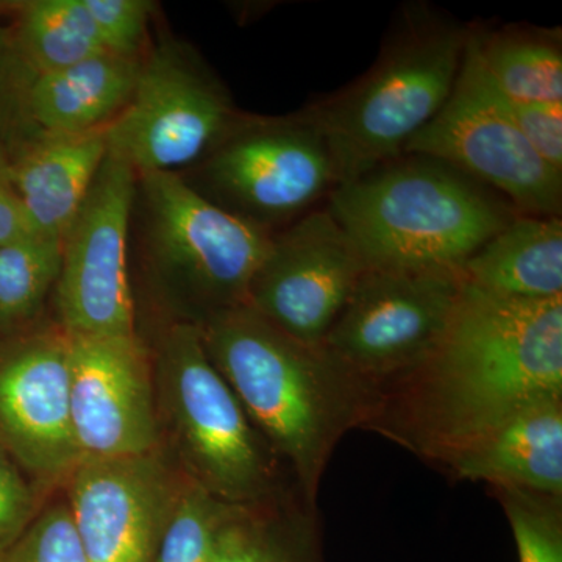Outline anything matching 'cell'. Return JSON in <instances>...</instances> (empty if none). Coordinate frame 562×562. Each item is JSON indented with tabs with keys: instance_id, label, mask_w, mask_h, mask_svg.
<instances>
[{
	"instance_id": "cell-1",
	"label": "cell",
	"mask_w": 562,
	"mask_h": 562,
	"mask_svg": "<svg viewBox=\"0 0 562 562\" xmlns=\"http://www.w3.org/2000/svg\"><path fill=\"white\" fill-rule=\"evenodd\" d=\"M553 394H562V297L513 301L464 283L442 338L380 387L366 430L447 469Z\"/></svg>"
},
{
	"instance_id": "cell-2",
	"label": "cell",
	"mask_w": 562,
	"mask_h": 562,
	"mask_svg": "<svg viewBox=\"0 0 562 562\" xmlns=\"http://www.w3.org/2000/svg\"><path fill=\"white\" fill-rule=\"evenodd\" d=\"M210 361L303 498L317 505L333 452L368 428L376 391L324 347L306 346L241 305L198 324Z\"/></svg>"
},
{
	"instance_id": "cell-3",
	"label": "cell",
	"mask_w": 562,
	"mask_h": 562,
	"mask_svg": "<svg viewBox=\"0 0 562 562\" xmlns=\"http://www.w3.org/2000/svg\"><path fill=\"white\" fill-rule=\"evenodd\" d=\"M325 209L366 269L383 271H461L519 214L447 162L416 154H402L339 184Z\"/></svg>"
},
{
	"instance_id": "cell-4",
	"label": "cell",
	"mask_w": 562,
	"mask_h": 562,
	"mask_svg": "<svg viewBox=\"0 0 562 562\" xmlns=\"http://www.w3.org/2000/svg\"><path fill=\"white\" fill-rule=\"evenodd\" d=\"M469 31L430 3H408L369 70L301 110L327 143L338 187L401 157L435 120L452 94Z\"/></svg>"
},
{
	"instance_id": "cell-5",
	"label": "cell",
	"mask_w": 562,
	"mask_h": 562,
	"mask_svg": "<svg viewBox=\"0 0 562 562\" xmlns=\"http://www.w3.org/2000/svg\"><path fill=\"white\" fill-rule=\"evenodd\" d=\"M150 351L160 450L191 483L233 506L294 487L284 486L283 465L210 361L198 324L169 322Z\"/></svg>"
},
{
	"instance_id": "cell-6",
	"label": "cell",
	"mask_w": 562,
	"mask_h": 562,
	"mask_svg": "<svg viewBox=\"0 0 562 562\" xmlns=\"http://www.w3.org/2000/svg\"><path fill=\"white\" fill-rule=\"evenodd\" d=\"M138 194L147 271L181 303V319L201 324L246 305L271 235L214 205L180 173L138 176Z\"/></svg>"
},
{
	"instance_id": "cell-7",
	"label": "cell",
	"mask_w": 562,
	"mask_h": 562,
	"mask_svg": "<svg viewBox=\"0 0 562 562\" xmlns=\"http://www.w3.org/2000/svg\"><path fill=\"white\" fill-rule=\"evenodd\" d=\"M192 169V177L180 176L199 194L269 235L316 210L338 187L327 143L302 111L243 113Z\"/></svg>"
},
{
	"instance_id": "cell-8",
	"label": "cell",
	"mask_w": 562,
	"mask_h": 562,
	"mask_svg": "<svg viewBox=\"0 0 562 562\" xmlns=\"http://www.w3.org/2000/svg\"><path fill=\"white\" fill-rule=\"evenodd\" d=\"M241 114L201 55L162 38L144 52L131 101L106 127L109 154L136 176L183 173L224 139Z\"/></svg>"
},
{
	"instance_id": "cell-9",
	"label": "cell",
	"mask_w": 562,
	"mask_h": 562,
	"mask_svg": "<svg viewBox=\"0 0 562 562\" xmlns=\"http://www.w3.org/2000/svg\"><path fill=\"white\" fill-rule=\"evenodd\" d=\"M403 154L447 162L497 192L519 214L561 217L562 172L525 139L512 103L480 61L471 31L452 94Z\"/></svg>"
},
{
	"instance_id": "cell-10",
	"label": "cell",
	"mask_w": 562,
	"mask_h": 562,
	"mask_svg": "<svg viewBox=\"0 0 562 562\" xmlns=\"http://www.w3.org/2000/svg\"><path fill=\"white\" fill-rule=\"evenodd\" d=\"M462 284L461 271L366 269L322 347L379 392L435 349Z\"/></svg>"
},
{
	"instance_id": "cell-11",
	"label": "cell",
	"mask_w": 562,
	"mask_h": 562,
	"mask_svg": "<svg viewBox=\"0 0 562 562\" xmlns=\"http://www.w3.org/2000/svg\"><path fill=\"white\" fill-rule=\"evenodd\" d=\"M138 176L106 155L76 220L63 236L55 284L57 322L69 336H135L128 231Z\"/></svg>"
},
{
	"instance_id": "cell-12",
	"label": "cell",
	"mask_w": 562,
	"mask_h": 562,
	"mask_svg": "<svg viewBox=\"0 0 562 562\" xmlns=\"http://www.w3.org/2000/svg\"><path fill=\"white\" fill-rule=\"evenodd\" d=\"M70 338L36 322L0 338V446L49 494L81 461L70 416Z\"/></svg>"
},
{
	"instance_id": "cell-13",
	"label": "cell",
	"mask_w": 562,
	"mask_h": 562,
	"mask_svg": "<svg viewBox=\"0 0 562 562\" xmlns=\"http://www.w3.org/2000/svg\"><path fill=\"white\" fill-rule=\"evenodd\" d=\"M364 271L338 221L316 209L272 233L246 305L291 338L322 347Z\"/></svg>"
},
{
	"instance_id": "cell-14",
	"label": "cell",
	"mask_w": 562,
	"mask_h": 562,
	"mask_svg": "<svg viewBox=\"0 0 562 562\" xmlns=\"http://www.w3.org/2000/svg\"><path fill=\"white\" fill-rule=\"evenodd\" d=\"M187 483L158 449L81 460L61 491L90 562H154Z\"/></svg>"
},
{
	"instance_id": "cell-15",
	"label": "cell",
	"mask_w": 562,
	"mask_h": 562,
	"mask_svg": "<svg viewBox=\"0 0 562 562\" xmlns=\"http://www.w3.org/2000/svg\"><path fill=\"white\" fill-rule=\"evenodd\" d=\"M70 416L81 460L160 449L150 347L135 336H69Z\"/></svg>"
},
{
	"instance_id": "cell-16",
	"label": "cell",
	"mask_w": 562,
	"mask_h": 562,
	"mask_svg": "<svg viewBox=\"0 0 562 562\" xmlns=\"http://www.w3.org/2000/svg\"><path fill=\"white\" fill-rule=\"evenodd\" d=\"M105 132H40L0 165V177L20 199L36 235L63 241L109 155Z\"/></svg>"
},
{
	"instance_id": "cell-17",
	"label": "cell",
	"mask_w": 562,
	"mask_h": 562,
	"mask_svg": "<svg viewBox=\"0 0 562 562\" xmlns=\"http://www.w3.org/2000/svg\"><path fill=\"white\" fill-rule=\"evenodd\" d=\"M446 471L457 480L562 497V394L528 403Z\"/></svg>"
},
{
	"instance_id": "cell-18",
	"label": "cell",
	"mask_w": 562,
	"mask_h": 562,
	"mask_svg": "<svg viewBox=\"0 0 562 562\" xmlns=\"http://www.w3.org/2000/svg\"><path fill=\"white\" fill-rule=\"evenodd\" d=\"M140 58L101 54L69 68L32 77L29 116L49 135L102 131L131 101Z\"/></svg>"
},
{
	"instance_id": "cell-19",
	"label": "cell",
	"mask_w": 562,
	"mask_h": 562,
	"mask_svg": "<svg viewBox=\"0 0 562 562\" xmlns=\"http://www.w3.org/2000/svg\"><path fill=\"white\" fill-rule=\"evenodd\" d=\"M475 290L513 301L562 297V221L517 214L461 268Z\"/></svg>"
},
{
	"instance_id": "cell-20",
	"label": "cell",
	"mask_w": 562,
	"mask_h": 562,
	"mask_svg": "<svg viewBox=\"0 0 562 562\" xmlns=\"http://www.w3.org/2000/svg\"><path fill=\"white\" fill-rule=\"evenodd\" d=\"M214 562H321L319 506L295 487L257 505H232Z\"/></svg>"
},
{
	"instance_id": "cell-21",
	"label": "cell",
	"mask_w": 562,
	"mask_h": 562,
	"mask_svg": "<svg viewBox=\"0 0 562 562\" xmlns=\"http://www.w3.org/2000/svg\"><path fill=\"white\" fill-rule=\"evenodd\" d=\"M484 70L508 101L562 103L561 29L509 24L495 31L472 27Z\"/></svg>"
},
{
	"instance_id": "cell-22",
	"label": "cell",
	"mask_w": 562,
	"mask_h": 562,
	"mask_svg": "<svg viewBox=\"0 0 562 562\" xmlns=\"http://www.w3.org/2000/svg\"><path fill=\"white\" fill-rule=\"evenodd\" d=\"M14 47L32 77L88 60L102 49L83 0H31L16 13Z\"/></svg>"
},
{
	"instance_id": "cell-23",
	"label": "cell",
	"mask_w": 562,
	"mask_h": 562,
	"mask_svg": "<svg viewBox=\"0 0 562 562\" xmlns=\"http://www.w3.org/2000/svg\"><path fill=\"white\" fill-rule=\"evenodd\" d=\"M61 266V241L43 236L0 246V338L38 322Z\"/></svg>"
},
{
	"instance_id": "cell-24",
	"label": "cell",
	"mask_w": 562,
	"mask_h": 562,
	"mask_svg": "<svg viewBox=\"0 0 562 562\" xmlns=\"http://www.w3.org/2000/svg\"><path fill=\"white\" fill-rule=\"evenodd\" d=\"M231 506L188 480L154 562H214L217 531Z\"/></svg>"
},
{
	"instance_id": "cell-25",
	"label": "cell",
	"mask_w": 562,
	"mask_h": 562,
	"mask_svg": "<svg viewBox=\"0 0 562 562\" xmlns=\"http://www.w3.org/2000/svg\"><path fill=\"white\" fill-rule=\"evenodd\" d=\"M503 506L520 562H562V497L492 487Z\"/></svg>"
},
{
	"instance_id": "cell-26",
	"label": "cell",
	"mask_w": 562,
	"mask_h": 562,
	"mask_svg": "<svg viewBox=\"0 0 562 562\" xmlns=\"http://www.w3.org/2000/svg\"><path fill=\"white\" fill-rule=\"evenodd\" d=\"M0 562H90L66 498H50Z\"/></svg>"
},
{
	"instance_id": "cell-27",
	"label": "cell",
	"mask_w": 562,
	"mask_h": 562,
	"mask_svg": "<svg viewBox=\"0 0 562 562\" xmlns=\"http://www.w3.org/2000/svg\"><path fill=\"white\" fill-rule=\"evenodd\" d=\"M106 54L140 58L149 21L155 10L150 0H83Z\"/></svg>"
},
{
	"instance_id": "cell-28",
	"label": "cell",
	"mask_w": 562,
	"mask_h": 562,
	"mask_svg": "<svg viewBox=\"0 0 562 562\" xmlns=\"http://www.w3.org/2000/svg\"><path fill=\"white\" fill-rule=\"evenodd\" d=\"M54 494L44 491L0 446V558L13 546Z\"/></svg>"
},
{
	"instance_id": "cell-29",
	"label": "cell",
	"mask_w": 562,
	"mask_h": 562,
	"mask_svg": "<svg viewBox=\"0 0 562 562\" xmlns=\"http://www.w3.org/2000/svg\"><path fill=\"white\" fill-rule=\"evenodd\" d=\"M509 103L531 149L550 168L562 172V103Z\"/></svg>"
},
{
	"instance_id": "cell-30",
	"label": "cell",
	"mask_w": 562,
	"mask_h": 562,
	"mask_svg": "<svg viewBox=\"0 0 562 562\" xmlns=\"http://www.w3.org/2000/svg\"><path fill=\"white\" fill-rule=\"evenodd\" d=\"M33 236L38 235L33 231L20 199L0 177V246L22 241Z\"/></svg>"
},
{
	"instance_id": "cell-31",
	"label": "cell",
	"mask_w": 562,
	"mask_h": 562,
	"mask_svg": "<svg viewBox=\"0 0 562 562\" xmlns=\"http://www.w3.org/2000/svg\"><path fill=\"white\" fill-rule=\"evenodd\" d=\"M22 2H3L0 0V16L9 13H18V10L21 9Z\"/></svg>"
},
{
	"instance_id": "cell-32",
	"label": "cell",
	"mask_w": 562,
	"mask_h": 562,
	"mask_svg": "<svg viewBox=\"0 0 562 562\" xmlns=\"http://www.w3.org/2000/svg\"><path fill=\"white\" fill-rule=\"evenodd\" d=\"M7 43H5V33L0 31V76H2L3 69V52H5Z\"/></svg>"
}]
</instances>
